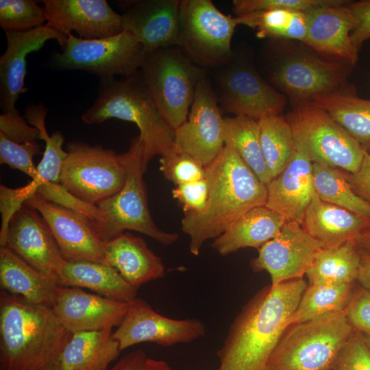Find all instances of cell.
Instances as JSON below:
<instances>
[{
    "instance_id": "cell-1",
    "label": "cell",
    "mask_w": 370,
    "mask_h": 370,
    "mask_svg": "<svg viewBox=\"0 0 370 370\" xmlns=\"http://www.w3.org/2000/svg\"><path fill=\"white\" fill-rule=\"evenodd\" d=\"M307 286L303 278L260 289L230 325L218 370H267Z\"/></svg>"
},
{
    "instance_id": "cell-2",
    "label": "cell",
    "mask_w": 370,
    "mask_h": 370,
    "mask_svg": "<svg viewBox=\"0 0 370 370\" xmlns=\"http://www.w3.org/2000/svg\"><path fill=\"white\" fill-rule=\"evenodd\" d=\"M205 169L207 208L182 219V230L190 238L189 250L194 256L199 254L205 241L219 236L246 212L265 206L267 197L266 184L229 145Z\"/></svg>"
},
{
    "instance_id": "cell-3",
    "label": "cell",
    "mask_w": 370,
    "mask_h": 370,
    "mask_svg": "<svg viewBox=\"0 0 370 370\" xmlns=\"http://www.w3.org/2000/svg\"><path fill=\"white\" fill-rule=\"evenodd\" d=\"M53 308L0 293V370H58L72 336Z\"/></svg>"
},
{
    "instance_id": "cell-4",
    "label": "cell",
    "mask_w": 370,
    "mask_h": 370,
    "mask_svg": "<svg viewBox=\"0 0 370 370\" xmlns=\"http://www.w3.org/2000/svg\"><path fill=\"white\" fill-rule=\"evenodd\" d=\"M87 124L118 119L136 125L143 146V166L156 155L176 149L174 130L162 118L144 82L140 69L128 76L100 79L94 103L81 117Z\"/></svg>"
},
{
    "instance_id": "cell-5",
    "label": "cell",
    "mask_w": 370,
    "mask_h": 370,
    "mask_svg": "<svg viewBox=\"0 0 370 370\" xmlns=\"http://www.w3.org/2000/svg\"><path fill=\"white\" fill-rule=\"evenodd\" d=\"M123 155L127 176L123 188L96 206L98 216L93 223L99 238L106 242L129 230L146 234L164 245H172L178 234L160 230L150 214L143 177L145 172L143 146L139 136L131 140Z\"/></svg>"
},
{
    "instance_id": "cell-6",
    "label": "cell",
    "mask_w": 370,
    "mask_h": 370,
    "mask_svg": "<svg viewBox=\"0 0 370 370\" xmlns=\"http://www.w3.org/2000/svg\"><path fill=\"white\" fill-rule=\"evenodd\" d=\"M355 330L345 310L290 325L274 350L267 370H332Z\"/></svg>"
},
{
    "instance_id": "cell-7",
    "label": "cell",
    "mask_w": 370,
    "mask_h": 370,
    "mask_svg": "<svg viewBox=\"0 0 370 370\" xmlns=\"http://www.w3.org/2000/svg\"><path fill=\"white\" fill-rule=\"evenodd\" d=\"M140 71L160 114L175 130L187 119L197 86L208 71L173 45L146 53Z\"/></svg>"
},
{
    "instance_id": "cell-8",
    "label": "cell",
    "mask_w": 370,
    "mask_h": 370,
    "mask_svg": "<svg viewBox=\"0 0 370 370\" xmlns=\"http://www.w3.org/2000/svg\"><path fill=\"white\" fill-rule=\"evenodd\" d=\"M285 117L291 126L295 147L312 162L349 173L359 170L365 150L325 111L306 100L297 102Z\"/></svg>"
},
{
    "instance_id": "cell-9",
    "label": "cell",
    "mask_w": 370,
    "mask_h": 370,
    "mask_svg": "<svg viewBox=\"0 0 370 370\" xmlns=\"http://www.w3.org/2000/svg\"><path fill=\"white\" fill-rule=\"evenodd\" d=\"M60 184L77 199L94 206L116 195L127 176L123 153L82 141L67 145Z\"/></svg>"
},
{
    "instance_id": "cell-10",
    "label": "cell",
    "mask_w": 370,
    "mask_h": 370,
    "mask_svg": "<svg viewBox=\"0 0 370 370\" xmlns=\"http://www.w3.org/2000/svg\"><path fill=\"white\" fill-rule=\"evenodd\" d=\"M238 25L236 17L221 12L210 0H180L177 46L201 67L214 70L232 57Z\"/></svg>"
},
{
    "instance_id": "cell-11",
    "label": "cell",
    "mask_w": 370,
    "mask_h": 370,
    "mask_svg": "<svg viewBox=\"0 0 370 370\" xmlns=\"http://www.w3.org/2000/svg\"><path fill=\"white\" fill-rule=\"evenodd\" d=\"M220 107L234 116L255 120L281 114L285 96L264 79L253 64L234 54L210 73Z\"/></svg>"
},
{
    "instance_id": "cell-12",
    "label": "cell",
    "mask_w": 370,
    "mask_h": 370,
    "mask_svg": "<svg viewBox=\"0 0 370 370\" xmlns=\"http://www.w3.org/2000/svg\"><path fill=\"white\" fill-rule=\"evenodd\" d=\"M146 51L129 32L123 30L110 37L86 40L68 36L65 46L52 58L62 70H82L100 79L128 76L140 70Z\"/></svg>"
},
{
    "instance_id": "cell-13",
    "label": "cell",
    "mask_w": 370,
    "mask_h": 370,
    "mask_svg": "<svg viewBox=\"0 0 370 370\" xmlns=\"http://www.w3.org/2000/svg\"><path fill=\"white\" fill-rule=\"evenodd\" d=\"M176 147L204 166L225 146L224 118L208 73L198 83L187 119L174 130Z\"/></svg>"
},
{
    "instance_id": "cell-14",
    "label": "cell",
    "mask_w": 370,
    "mask_h": 370,
    "mask_svg": "<svg viewBox=\"0 0 370 370\" xmlns=\"http://www.w3.org/2000/svg\"><path fill=\"white\" fill-rule=\"evenodd\" d=\"M206 334L205 325L197 319H173L158 313L145 300L129 301L127 312L112 336L121 350L144 342L171 346L196 340Z\"/></svg>"
},
{
    "instance_id": "cell-15",
    "label": "cell",
    "mask_w": 370,
    "mask_h": 370,
    "mask_svg": "<svg viewBox=\"0 0 370 370\" xmlns=\"http://www.w3.org/2000/svg\"><path fill=\"white\" fill-rule=\"evenodd\" d=\"M323 245L296 222H285L278 234L258 249L250 262L253 271H267L271 285L303 279Z\"/></svg>"
},
{
    "instance_id": "cell-16",
    "label": "cell",
    "mask_w": 370,
    "mask_h": 370,
    "mask_svg": "<svg viewBox=\"0 0 370 370\" xmlns=\"http://www.w3.org/2000/svg\"><path fill=\"white\" fill-rule=\"evenodd\" d=\"M24 204L36 209L43 217L66 260L107 264L103 242L89 217L48 201L38 193L31 196Z\"/></svg>"
},
{
    "instance_id": "cell-17",
    "label": "cell",
    "mask_w": 370,
    "mask_h": 370,
    "mask_svg": "<svg viewBox=\"0 0 370 370\" xmlns=\"http://www.w3.org/2000/svg\"><path fill=\"white\" fill-rule=\"evenodd\" d=\"M4 246L58 284L66 260L36 209L23 204L16 211L9 222Z\"/></svg>"
},
{
    "instance_id": "cell-18",
    "label": "cell",
    "mask_w": 370,
    "mask_h": 370,
    "mask_svg": "<svg viewBox=\"0 0 370 370\" xmlns=\"http://www.w3.org/2000/svg\"><path fill=\"white\" fill-rule=\"evenodd\" d=\"M346 78L343 65L308 53L291 56L271 72V82L297 102L339 90Z\"/></svg>"
},
{
    "instance_id": "cell-19",
    "label": "cell",
    "mask_w": 370,
    "mask_h": 370,
    "mask_svg": "<svg viewBox=\"0 0 370 370\" xmlns=\"http://www.w3.org/2000/svg\"><path fill=\"white\" fill-rule=\"evenodd\" d=\"M7 47L0 57V108L2 114H20L15 103L27 89L24 87L26 58L40 50L49 40H56L62 49L68 36L49 24L25 32L5 31Z\"/></svg>"
},
{
    "instance_id": "cell-20",
    "label": "cell",
    "mask_w": 370,
    "mask_h": 370,
    "mask_svg": "<svg viewBox=\"0 0 370 370\" xmlns=\"http://www.w3.org/2000/svg\"><path fill=\"white\" fill-rule=\"evenodd\" d=\"M47 23L68 36L86 40L115 36L123 31L121 14L105 0H44Z\"/></svg>"
},
{
    "instance_id": "cell-21",
    "label": "cell",
    "mask_w": 370,
    "mask_h": 370,
    "mask_svg": "<svg viewBox=\"0 0 370 370\" xmlns=\"http://www.w3.org/2000/svg\"><path fill=\"white\" fill-rule=\"evenodd\" d=\"M180 0H123V30L130 32L146 53L178 45Z\"/></svg>"
},
{
    "instance_id": "cell-22",
    "label": "cell",
    "mask_w": 370,
    "mask_h": 370,
    "mask_svg": "<svg viewBox=\"0 0 370 370\" xmlns=\"http://www.w3.org/2000/svg\"><path fill=\"white\" fill-rule=\"evenodd\" d=\"M128 308L129 302L59 285L53 307L58 319L72 333L112 330L121 323Z\"/></svg>"
},
{
    "instance_id": "cell-23",
    "label": "cell",
    "mask_w": 370,
    "mask_h": 370,
    "mask_svg": "<svg viewBox=\"0 0 370 370\" xmlns=\"http://www.w3.org/2000/svg\"><path fill=\"white\" fill-rule=\"evenodd\" d=\"M346 2L339 0L306 12L308 30L304 42L319 52L354 65L359 51L352 36L356 19Z\"/></svg>"
},
{
    "instance_id": "cell-24",
    "label": "cell",
    "mask_w": 370,
    "mask_h": 370,
    "mask_svg": "<svg viewBox=\"0 0 370 370\" xmlns=\"http://www.w3.org/2000/svg\"><path fill=\"white\" fill-rule=\"evenodd\" d=\"M266 186L265 206L286 222L301 225L314 193L312 162L308 157L295 147L286 167Z\"/></svg>"
},
{
    "instance_id": "cell-25",
    "label": "cell",
    "mask_w": 370,
    "mask_h": 370,
    "mask_svg": "<svg viewBox=\"0 0 370 370\" xmlns=\"http://www.w3.org/2000/svg\"><path fill=\"white\" fill-rule=\"evenodd\" d=\"M103 249L107 264L136 290L164 275L161 258L148 247L141 237L123 232L103 242Z\"/></svg>"
},
{
    "instance_id": "cell-26",
    "label": "cell",
    "mask_w": 370,
    "mask_h": 370,
    "mask_svg": "<svg viewBox=\"0 0 370 370\" xmlns=\"http://www.w3.org/2000/svg\"><path fill=\"white\" fill-rule=\"evenodd\" d=\"M301 225L323 247H333L355 241L370 227V218L325 202L314 190Z\"/></svg>"
},
{
    "instance_id": "cell-27",
    "label": "cell",
    "mask_w": 370,
    "mask_h": 370,
    "mask_svg": "<svg viewBox=\"0 0 370 370\" xmlns=\"http://www.w3.org/2000/svg\"><path fill=\"white\" fill-rule=\"evenodd\" d=\"M0 284L3 291L51 308L58 286L6 246H0Z\"/></svg>"
},
{
    "instance_id": "cell-28",
    "label": "cell",
    "mask_w": 370,
    "mask_h": 370,
    "mask_svg": "<svg viewBox=\"0 0 370 370\" xmlns=\"http://www.w3.org/2000/svg\"><path fill=\"white\" fill-rule=\"evenodd\" d=\"M285 221L265 206L251 208L241 216L211 244L221 256L246 247L260 248L275 237Z\"/></svg>"
},
{
    "instance_id": "cell-29",
    "label": "cell",
    "mask_w": 370,
    "mask_h": 370,
    "mask_svg": "<svg viewBox=\"0 0 370 370\" xmlns=\"http://www.w3.org/2000/svg\"><path fill=\"white\" fill-rule=\"evenodd\" d=\"M59 286L85 288L103 297L124 302L136 297L137 290L106 263L66 260L59 273Z\"/></svg>"
},
{
    "instance_id": "cell-30",
    "label": "cell",
    "mask_w": 370,
    "mask_h": 370,
    "mask_svg": "<svg viewBox=\"0 0 370 370\" xmlns=\"http://www.w3.org/2000/svg\"><path fill=\"white\" fill-rule=\"evenodd\" d=\"M112 330L78 332L66 345L58 370H105L121 350Z\"/></svg>"
},
{
    "instance_id": "cell-31",
    "label": "cell",
    "mask_w": 370,
    "mask_h": 370,
    "mask_svg": "<svg viewBox=\"0 0 370 370\" xmlns=\"http://www.w3.org/2000/svg\"><path fill=\"white\" fill-rule=\"evenodd\" d=\"M310 101L328 113L370 153V99L340 90L312 97Z\"/></svg>"
},
{
    "instance_id": "cell-32",
    "label": "cell",
    "mask_w": 370,
    "mask_h": 370,
    "mask_svg": "<svg viewBox=\"0 0 370 370\" xmlns=\"http://www.w3.org/2000/svg\"><path fill=\"white\" fill-rule=\"evenodd\" d=\"M47 108L42 103L31 104L24 110L23 117L30 125L40 131V139L45 142L42 158L36 166V175L29 183L23 186L25 195L30 197L45 183L51 182L60 184V175L66 151L62 149L64 137L60 131L49 135L45 127Z\"/></svg>"
},
{
    "instance_id": "cell-33",
    "label": "cell",
    "mask_w": 370,
    "mask_h": 370,
    "mask_svg": "<svg viewBox=\"0 0 370 370\" xmlns=\"http://www.w3.org/2000/svg\"><path fill=\"white\" fill-rule=\"evenodd\" d=\"M360 262V251L355 241L322 247L316 253L306 275L310 284H355Z\"/></svg>"
},
{
    "instance_id": "cell-34",
    "label": "cell",
    "mask_w": 370,
    "mask_h": 370,
    "mask_svg": "<svg viewBox=\"0 0 370 370\" xmlns=\"http://www.w3.org/2000/svg\"><path fill=\"white\" fill-rule=\"evenodd\" d=\"M224 140L264 184L272 180L263 156L257 120L245 116L224 118Z\"/></svg>"
},
{
    "instance_id": "cell-35",
    "label": "cell",
    "mask_w": 370,
    "mask_h": 370,
    "mask_svg": "<svg viewBox=\"0 0 370 370\" xmlns=\"http://www.w3.org/2000/svg\"><path fill=\"white\" fill-rule=\"evenodd\" d=\"M355 284H313L307 286L289 325L345 310Z\"/></svg>"
},
{
    "instance_id": "cell-36",
    "label": "cell",
    "mask_w": 370,
    "mask_h": 370,
    "mask_svg": "<svg viewBox=\"0 0 370 370\" xmlns=\"http://www.w3.org/2000/svg\"><path fill=\"white\" fill-rule=\"evenodd\" d=\"M312 184L322 201L370 218V205L355 193L341 169L312 162Z\"/></svg>"
},
{
    "instance_id": "cell-37",
    "label": "cell",
    "mask_w": 370,
    "mask_h": 370,
    "mask_svg": "<svg viewBox=\"0 0 370 370\" xmlns=\"http://www.w3.org/2000/svg\"><path fill=\"white\" fill-rule=\"evenodd\" d=\"M258 122L263 156L273 179L283 171L295 151L293 132L282 114L265 116Z\"/></svg>"
},
{
    "instance_id": "cell-38",
    "label": "cell",
    "mask_w": 370,
    "mask_h": 370,
    "mask_svg": "<svg viewBox=\"0 0 370 370\" xmlns=\"http://www.w3.org/2000/svg\"><path fill=\"white\" fill-rule=\"evenodd\" d=\"M295 12L287 10H270L235 16L239 25L256 32L259 38L296 39Z\"/></svg>"
},
{
    "instance_id": "cell-39",
    "label": "cell",
    "mask_w": 370,
    "mask_h": 370,
    "mask_svg": "<svg viewBox=\"0 0 370 370\" xmlns=\"http://www.w3.org/2000/svg\"><path fill=\"white\" fill-rule=\"evenodd\" d=\"M45 21V8L36 1H0V25L5 31H28L43 25Z\"/></svg>"
},
{
    "instance_id": "cell-40",
    "label": "cell",
    "mask_w": 370,
    "mask_h": 370,
    "mask_svg": "<svg viewBox=\"0 0 370 370\" xmlns=\"http://www.w3.org/2000/svg\"><path fill=\"white\" fill-rule=\"evenodd\" d=\"M160 162L164 177L176 186L199 180L206 176L205 166L177 147L171 154L160 157Z\"/></svg>"
},
{
    "instance_id": "cell-41",
    "label": "cell",
    "mask_w": 370,
    "mask_h": 370,
    "mask_svg": "<svg viewBox=\"0 0 370 370\" xmlns=\"http://www.w3.org/2000/svg\"><path fill=\"white\" fill-rule=\"evenodd\" d=\"M40 153V145L36 142L16 143L0 132V164L18 169L32 179L36 174L33 158Z\"/></svg>"
},
{
    "instance_id": "cell-42",
    "label": "cell",
    "mask_w": 370,
    "mask_h": 370,
    "mask_svg": "<svg viewBox=\"0 0 370 370\" xmlns=\"http://www.w3.org/2000/svg\"><path fill=\"white\" fill-rule=\"evenodd\" d=\"M339 0H234L232 12L236 16L270 10H287L308 12L316 8L336 3Z\"/></svg>"
},
{
    "instance_id": "cell-43",
    "label": "cell",
    "mask_w": 370,
    "mask_h": 370,
    "mask_svg": "<svg viewBox=\"0 0 370 370\" xmlns=\"http://www.w3.org/2000/svg\"><path fill=\"white\" fill-rule=\"evenodd\" d=\"M332 370H370V348L355 330L340 351Z\"/></svg>"
},
{
    "instance_id": "cell-44",
    "label": "cell",
    "mask_w": 370,
    "mask_h": 370,
    "mask_svg": "<svg viewBox=\"0 0 370 370\" xmlns=\"http://www.w3.org/2000/svg\"><path fill=\"white\" fill-rule=\"evenodd\" d=\"M208 193L206 176L199 180L176 186L172 190L173 197L182 206L184 214L203 213L207 208Z\"/></svg>"
},
{
    "instance_id": "cell-45",
    "label": "cell",
    "mask_w": 370,
    "mask_h": 370,
    "mask_svg": "<svg viewBox=\"0 0 370 370\" xmlns=\"http://www.w3.org/2000/svg\"><path fill=\"white\" fill-rule=\"evenodd\" d=\"M345 312L349 323L355 330L370 336L369 291L362 286H355Z\"/></svg>"
},
{
    "instance_id": "cell-46",
    "label": "cell",
    "mask_w": 370,
    "mask_h": 370,
    "mask_svg": "<svg viewBox=\"0 0 370 370\" xmlns=\"http://www.w3.org/2000/svg\"><path fill=\"white\" fill-rule=\"evenodd\" d=\"M0 132L16 143L36 142L40 139L39 130L30 125L20 114H1L0 115Z\"/></svg>"
},
{
    "instance_id": "cell-47",
    "label": "cell",
    "mask_w": 370,
    "mask_h": 370,
    "mask_svg": "<svg viewBox=\"0 0 370 370\" xmlns=\"http://www.w3.org/2000/svg\"><path fill=\"white\" fill-rule=\"evenodd\" d=\"M347 5L356 19L352 36L360 50L364 42L370 38V0L348 2Z\"/></svg>"
},
{
    "instance_id": "cell-48",
    "label": "cell",
    "mask_w": 370,
    "mask_h": 370,
    "mask_svg": "<svg viewBox=\"0 0 370 370\" xmlns=\"http://www.w3.org/2000/svg\"><path fill=\"white\" fill-rule=\"evenodd\" d=\"M342 172L355 193L370 205V153L365 151L362 163L357 172Z\"/></svg>"
},
{
    "instance_id": "cell-49",
    "label": "cell",
    "mask_w": 370,
    "mask_h": 370,
    "mask_svg": "<svg viewBox=\"0 0 370 370\" xmlns=\"http://www.w3.org/2000/svg\"><path fill=\"white\" fill-rule=\"evenodd\" d=\"M147 358L146 353L139 349L127 354L112 367L105 370H140Z\"/></svg>"
},
{
    "instance_id": "cell-50",
    "label": "cell",
    "mask_w": 370,
    "mask_h": 370,
    "mask_svg": "<svg viewBox=\"0 0 370 370\" xmlns=\"http://www.w3.org/2000/svg\"><path fill=\"white\" fill-rule=\"evenodd\" d=\"M360 262L357 281L370 292V254L360 250Z\"/></svg>"
},
{
    "instance_id": "cell-51",
    "label": "cell",
    "mask_w": 370,
    "mask_h": 370,
    "mask_svg": "<svg viewBox=\"0 0 370 370\" xmlns=\"http://www.w3.org/2000/svg\"><path fill=\"white\" fill-rule=\"evenodd\" d=\"M140 370H172V369L164 360L147 358Z\"/></svg>"
},
{
    "instance_id": "cell-52",
    "label": "cell",
    "mask_w": 370,
    "mask_h": 370,
    "mask_svg": "<svg viewBox=\"0 0 370 370\" xmlns=\"http://www.w3.org/2000/svg\"><path fill=\"white\" fill-rule=\"evenodd\" d=\"M357 247L370 254V227L363 232L356 240Z\"/></svg>"
},
{
    "instance_id": "cell-53",
    "label": "cell",
    "mask_w": 370,
    "mask_h": 370,
    "mask_svg": "<svg viewBox=\"0 0 370 370\" xmlns=\"http://www.w3.org/2000/svg\"><path fill=\"white\" fill-rule=\"evenodd\" d=\"M364 336H365V341H366L367 344L368 345V346H369V348H370V336H365V335H364Z\"/></svg>"
}]
</instances>
